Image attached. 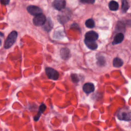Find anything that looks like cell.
I'll use <instances>...</instances> for the list:
<instances>
[{
    "label": "cell",
    "mask_w": 131,
    "mask_h": 131,
    "mask_svg": "<svg viewBox=\"0 0 131 131\" xmlns=\"http://www.w3.org/2000/svg\"><path fill=\"white\" fill-rule=\"evenodd\" d=\"M1 40L0 39V46H1Z\"/></svg>",
    "instance_id": "d4e9b609"
},
{
    "label": "cell",
    "mask_w": 131,
    "mask_h": 131,
    "mask_svg": "<svg viewBox=\"0 0 131 131\" xmlns=\"http://www.w3.org/2000/svg\"><path fill=\"white\" fill-rule=\"evenodd\" d=\"M46 108H47L46 105L44 103H42V104L40 105V106H39V112L41 114H42V113L44 112V111L46 110Z\"/></svg>",
    "instance_id": "ffe728a7"
},
{
    "label": "cell",
    "mask_w": 131,
    "mask_h": 131,
    "mask_svg": "<svg viewBox=\"0 0 131 131\" xmlns=\"http://www.w3.org/2000/svg\"><path fill=\"white\" fill-rule=\"evenodd\" d=\"M117 117L119 119L124 121H130V112H126L124 111H120L117 115Z\"/></svg>",
    "instance_id": "277c9868"
},
{
    "label": "cell",
    "mask_w": 131,
    "mask_h": 131,
    "mask_svg": "<svg viewBox=\"0 0 131 131\" xmlns=\"http://www.w3.org/2000/svg\"><path fill=\"white\" fill-rule=\"evenodd\" d=\"M98 38V34L94 31H90L85 34L84 39L88 40L96 41Z\"/></svg>",
    "instance_id": "8992f818"
},
{
    "label": "cell",
    "mask_w": 131,
    "mask_h": 131,
    "mask_svg": "<svg viewBox=\"0 0 131 131\" xmlns=\"http://www.w3.org/2000/svg\"><path fill=\"white\" fill-rule=\"evenodd\" d=\"M109 8L112 11H116L118 9L119 5L117 2L115 1H112L109 3L108 4Z\"/></svg>",
    "instance_id": "5bb4252c"
},
{
    "label": "cell",
    "mask_w": 131,
    "mask_h": 131,
    "mask_svg": "<svg viewBox=\"0 0 131 131\" xmlns=\"http://www.w3.org/2000/svg\"><path fill=\"white\" fill-rule=\"evenodd\" d=\"M66 1L64 0H54L53 6L54 8L58 10H61L66 6Z\"/></svg>",
    "instance_id": "52a82bcc"
},
{
    "label": "cell",
    "mask_w": 131,
    "mask_h": 131,
    "mask_svg": "<svg viewBox=\"0 0 131 131\" xmlns=\"http://www.w3.org/2000/svg\"><path fill=\"white\" fill-rule=\"evenodd\" d=\"M28 12L32 15H36L40 13H42L41 9L36 6H29L27 7Z\"/></svg>",
    "instance_id": "5b68a950"
},
{
    "label": "cell",
    "mask_w": 131,
    "mask_h": 131,
    "mask_svg": "<svg viewBox=\"0 0 131 131\" xmlns=\"http://www.w3.org/2000/svg\"><path fill=\"white\" fill-rule=\"evenodd\" d=\"M17 37V32L15 31H12L7 37L5 43L4 47L5 49H9L15 42Z\"/></svg>",
    "instance_id": "6da1fadb"
},
{
    "label": "cell",
    "mask_w": 131,
    "mask_h": 131,
    "mask_svg": "<svg viewBox=\"0 0 131 131\" xmlns=\"http://www.w3.org/2000/svg\"><path fill=\"white\" fill-rule=\"evenodd\" d=\"M71 78L72 79V80L73 82L76 83L79 81V78L78 77V75L75 74H72L71 75Z\"/></svg>",
    "instance_id": "d6986e66"
},
{
    "label": "cell",
    "mask_w": 131,
    "mask_h": 131,
    "mask_svg": "<svg viewBox=\"0 0 131 131\" xmlns=\"http://www.w3.org/2000/svg\"><path fill=\"white\" fill-rule=\"evenodd\" d=\"M123 64V61L120 58L116 57V58H115L113 60V66L116 68L121 67H122Z\"/></svg>",
    "instance_id": "4fadbf2b"
},
{
    "label": "cell",
    "mask_w": 131,
    "mask_h": 131,
    "mask_svg": "<svg viewBox=\"0 0 131 131\" xmlns=\"http://www.w3.org/2000/svg\"><path fill=\"white\" fill-rule=\"evenodd\" d=\"M97 64L100 67H102L105 66V63H106V61H105V59L104 57L102 56H98L97 58Z\"/></svg>",
    "instance_id": "e0dca14e"
},
{
    "label": "cell",
    "mask_w": 131,
    "mask_h": 131,
    "mask_svg": "<svg viewBox=\"0 0 131 131\" xmlns=\"http://www.w3.org/2000/svg\"><path fill=\"white\" fill-rule=\"evenodd\" d=\"M70 17L67 16V15H60L58 16V20L59 21V23L60 24H64L65 23H66L69 19Z\"/></svg>",
    "instance_id": "2e32d148"
},
{
    "label": "cell",
    "mask_w": 131,
    "mask_h": 131,
    "mask_svg": "<svg viewBox=\"0 0 131 131\" xmlns=\"http://www.w3.org/2000/svg\"><path fill=\"white\" fill-rule=\"evenodd\" d=\"M80 2L82 3H86V4H93L95 2V0H80Z\"/></svg>",
    "instance_id": "44dd1931"
},
{
    "label": "cell",
    "mask_w": 131,
    "mask_h": 131,
    "mask_svg": "<svg viewBox=\"0 0 131 131\" xmlns=\"http://www.w3.org/2000/svg\"><path fill=\"white\" fill-rule=\"evenodd\" d=\"M1 3L4 5H7L9 3L10 0H0Z\"/></svg>",
    "instance_id": "7402d4cb"
},
{
    "label": "cell",
    "mask_w": 131,
    "mask_h": 131,
    "mask_svg": "<svg viewBox=\"0 0 131 131\" xmlns=\"http://www.w3.org/2000/svg\"><path fill=\"white\" fill-rule=\"evenodd\" d=\"M53 27V23L50 18H48L43 24V29L47 32H49Z\"/></svg>",
    "instance_id": "7c38bea8"
},
{
    "label": "cell",
    "mask_w": 131,
    "mask_h": 131,
    "mask_svg": "<svg viewBox=\"0 0 131 131\" xmlns=\"http://www.w3.org/2000/svg\"><path fill=\"white\" fill-rule=\"evenodd\" d=\"M129 8V5L127 0H122L121 10L122 12L125 13Z\"/></svg>",
    "instance_id": "9a60e30c"
},
{
    "label": "cell",
    "mask_w": 131,
    "mask_h": 131,
    "mask_svg": "<svg viewBox=\"0 0 131 131\" xmlns=\"http://www.w3.org/2000/svg\"><path fill=\"white\" fill-rule=\"evenodd\" d=\"M124 39V35L122 33H117L114 38V40L112 42V44L113 45H117L120 43L122 42Z\"/></svg>",
    "instance_id": "30bf717a"
},
{
    "label": "cell",
    "mask_w": 131,
    "mask_h": 131,
    "mask_svg": "<svg viewBox=\"0 0 131 131\" xmlns=\"http://www.w3.org/2000/svg\"><path fill=\"white\" fill-rule=\"evenodd\" d=\"M83 91L86 94H89L94 91L95 87L93 83L91 82L85 83L83 86Z\"/></svg>",
    "instance_id": "ba28073f"
},
{
    "label": "cell",
    "mask_w": 131,
    "mask_h": 131,
    "mask_svg": "<svg viewBox=\"0 0 131 131\" xmlns=\"http://www.w3.org/2000/svg\"><path fill=\"white\" fill-rule=\"evenodd\" d=\"M40 116H41V114H40L39 112H38V114H37V115H36L34 117V120L35 121H37V120L39 119Z\"/></svg>",
    "instance_id": "603a6c76"
},
{
    "label": "cell",
    "mask_w": 131,
    "mask_h": 131,
    "mask_svg": "<svg viewBox=\"0 0 131 131\" xmlns=\"http://www.w3.org/2000/svg\"><path fill=\"white\" fill-rule=\"evenodd\" d=\"M46 16L42 13H40L35 16L33 19V22L35 26H41L43 25V24L46 22Z\"/></svg>",
    "instance_id": "3957f363"
},
{
    "label": "cell",
    "mask_w": 131,
    "mask_h": 131,
    "mask_svg": "<svg viewBox=\"0 0 131 131\" xmlns=\"http://www.w3.org/2000/svg\"><path fill=\"white\" fill-rule=\"evenodd\" d=\"M46 73L49 79L56 80L59 77V73L53 68L47 67L45 69Z\"/></svg>",
    "instance_id": "7a4b0ae2"
},
{
    "label": "cell",
    "mask_w": 131,
    "mask_h": 131,
    "mask_svg": "<svg viewBox=\"0 0 131 131\" xmlns=\"http://www.w3.org/2000/svg\"><path fill=\"white\" fill-rule=\"evenodd\" d=\"M60 56L63 60H67L70 57V51L67 48H63L60 51Z\"/></svg>",
    "instance_id": "9c48e42d"
},
{
    "label": "cell",
    "mask_w": 131,
    "mask_h": 131,
    "mask_svg": "<svg viewBox=\"0 0 131 131\" xmlns=\"http://www.w3.org/2000/svg\"><path fill=\"white\" fill-rule=\"evenodd\" d=\"M84 43L86 47L91 50H95L98 47L97 44L95 41L84 39Z\"/></svg>",
    "instance_id": "8fae6325"
},
{
    "label": "cell",
    "mask_w": 131,
    "mask_h": 131,
    "mask_svg": "<svg viewBox=\"0 0 131 131\" xmlns=\"http://www.w3.org/2000/svg\"><path fill=\"white\" fill-rule=\"evenodd\" d=\"M0 35L1 36H3L4 35H3V34L2 33H1V32H0Z\"/></svg>",
    "instance_id": "cb8c5ba5"
},
{
    "label": "cell",
    "mask_w": 131,
    "mask_h": 131,
    "mask_svg": "<svg viewBox=\"0 0 131 131\" xmlns=\"http://www.w3.org/2000/svg\"><path fill=\"white\" fill-rule=\"evenodd\" d=\"M85 25L86 27L89 28H93L95 26V22L93 19L90 18L86 20L85 23Z\"/></svg>",
    "instance_id": "ac0fdd59"
}]
</instances>
